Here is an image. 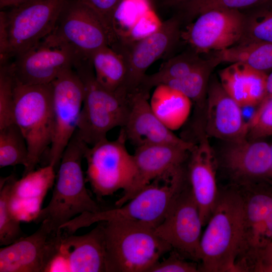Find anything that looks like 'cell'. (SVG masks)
Wrapping results in <instances>:
<instances>
[{
    "instance_id": "1",
    "label": "cell",
    "mask_w": 272,
    "mask_h": 272,
    "mask_svg": "<svg viewBox=\"0 0 272 272\" xmlns=\"http://www.w3.org/2000/svg\"><path fill=\"white\" fill-rule=\"evenodd\" d=\"M88 146L76 130L62 155L51 198L33 221L53 234L77 215L102 210L85 185L82 163Z\"/></svg>"
},
{
    "instance_id": "2",
    "label": "cell",
    "mask_w": 272,
    "mask_h": 272,
    "mask_svg": "<svg viewBox=\"0 0 272 272\" xmlns=\"http://www.w3.org/2000/svg\"><path fill=\"white\" fill-rule=\"evenodd\" d=\"M188 183L187 169L182 168L154 180L119 207L84 213L61 228L69 234H74L95 223L120 220L137 222L155 229L164 220L175 199Z\"/></svg>"
},
{
    "instance_id": "3",
    "label": "cell",
    "mask_w": 272,
    "mask_h": 272,
    "mask_svg": "<svg viewBox=\"0 0 272 272\" xmlns=\"http://www.w3.org/2000/svg\"><path fill=\"white\" fill-rule=\"evenodd\" d=\"M243 202L238 188L219 189L218 198L200 242V270L237 272L235 261L240 240Z\"/></svg>"
},
{
    "instance_id": "4",
    "label": "cell",
    "mask_w": 272,
    "mask_h": 272,
    "mask_svg": "<svg viewBox=\"0 0 272 272\" xmlns=\"http://www.w3.org/2000/svg\"><path fill=\"white\" fill-rule=\"evenodd\" d=\"M104 241L106 272H149L171 247L154 228L137 222H100Z\"/></svg>"
},
{
    "instance_id": "5",
    "label": "cell",
    "mask_w": 272,
    "mask_h": 272,
    "mask_svg": "<svg viewBox=\"0 0 272 272\" xmlns=\"http://www.w3.org/2000/svg\"><path fill=\"white\" fill-rule=\"evenodd\" d=\"M74 69L84 89L83 105L76 132L89 146L107 139V133L123 127L129 109V93L110 91L97 81L91 58L78 57Z\"/></svg>"
},
{
    "instance_id": "6",
    "label": "cell",
    "mask_w": 272,
    "mask_h": 272,
    "mask_svg": "<svg viewBox=\"0 0 272 272\" xmlns=\"http://www.w3.org/2000/svg\"><path fill=\"white\" fill-rule=\"evenodd\" d=\"M233 185L239 190L243 202L241 234L235 261L237 272L255 271L272 243V180Z\"/></svg>"
},
{
    "instance_id": "7",
    "label": "cell",
    "mask_w": 272,
    "mask_h": 272,
    "mask_svg": "<svg viewBox=\"0 0 272 272\" xmlns=\"http://www.w3.org/2000/svg\"><path fill=\"white\" fill-rule=\"evenodd\" d=\"M14 121L27 145L29 161L23 174L35 170L50 147L53 131L51 84L14 83Z\"/></svg>"
},
{
    "instance_id": "8",
    "label": "cell",
    "mask_w": 272,
    "mask_h": 272,
    "mask_svg": "<svg viewBox=\"0 0 272 272\" xmlns=\"http://www.w3.org/2000/svg\"><path fill=\"white\" fill-rule=\"evenodd\" d=\"M127 139L121 128L114 141L103 140L88 146L84 156L87 162L86 180L98 198L123 192L132 184L137 175L133 155L126 147Z\"/></svg>"
},
{
    "instance_id": "9",
    "label": "cell",
    "mask_w": 272,
    "mask_h": 272,
    "mask_svg": "<svg viewBox=\"0 0 272 272\" xmlns=\"http://www.w3.org/2000/svg\"><path fill=\"white\" fill-rule=\"evenodd\" d=\"M69 0H27L6 12L11 57L51 34Z\"/></svg>"
},
{
    "instance_id": "10",
    "label": "cell",
    "mask_w": 272,
    "mask_h": 272,
    "mask_svg": "<svg viewBox=\"0 0 272 272\" xmlns=\"http://www.w3.org/2000/svg\"><path fill=\"white\" fill-rule=\"evenodd\" d=\"M53 131L48 163L58 167L63 152L77 130L84 89L74 68L60 74L51 83Z\"/></svg>"
},
{
    "instance_id": "11",
    "label": "cell",
    "mask_w": 272,
    "mask_h": 272,
    "mask_svg": "<svg viewBox=\"0 0 272 272\" xmlns=\"http://www.w3.org/2000/svg\"><path fill=\"white\" fill-rule=\"evenodd\" d=\"M79 55L51 34L15 56L11 63L14 81L26 85L50 84L62 73L74 68Z\"/></svg>"
},
{
    "instance_id": "12",
    "label": "cell",
    "mask_w": 272,
    "mask_h": 272,
    "mask_svg": "<svg viewBox=\"0 0 272 272\" xmlns=\"http://www.w3.org/2000/svg\"><path fill=\"white\" fill-rule=\"evenodd\" d=\"M202 226L199 209L189 181L178 194L155 233L186 259L200 261Z\"/></svg>"
},
{
    "instance_id": "13",
    "label": "cell",
    "mask_w": 272,
    "mask_h": 272,
    "mask_svg": "<svg viewBox=\"0 0 272 272\" xmlns=\"http://www.w3.org/2000/svg\"><path fill=\"white\" fill-rule=\"evenodd\" d=\"M195 19L182 29L181 39L198 54L226 49L242 37L245 14L239 10H212Z\"/></svg>"
},
{
    "instance_id": "14",
    "label": "cell",
    "mask_w": 272,
    "mask_h": 272,
    "mask_svg": "<svg viewBox=\"0 0 272 272\" xmlns=\"http://www.w3.org/2000/svg\"><path fill=\"white\" fill-rule=\"evenodd\" d=\"M106 272L102 225L82 235L62 230L56 235L53 256L44 272Z\"/></svg>"
},
{
    "instance_id": "15",
    "label": "cell",
    "mask_w": 272,
    "mask_h": 272,
    "mask_svg": "<svg viewBox=\"0 0 272 272\" xmlns=\"http://www.w3.org/2000/svg\"><path fill=\"white\" fill-rule=\"evenodd\" d=\"M51 34L89 58L99 49L111 45L109 34L100 17L79 0L68 1Z\"/></svg>"
},
{
    "instance_id": "16",
    "label": "cell",
    "mask_w": 272,
    "mask_h": 272,
    "mask_svg": "<svg viewBox=\"0 0 272 272\" xmlns=\"http://www.w3.org/2000/svg\"><path fill=\"white\" fill-rule=\"evenodd\" d=\"M182 21L176 15L162 23L151 34L138 40L118 52L124 57L127 68L125 86L131 92L138 88L148 67L171 51L181 39Z\"/></svg>"
},
{
    "instance_id": "17",
    "label": "cell",
    "mask_w": 272,
    "mask_h": 272,
    "mask_svg": "<svg viewBox=\"0 0 272 272\" xmlns=\"http://www.w3.org/2000/svg\"><path fill=\"white\" fill-rule=\"evenodd\" d=\"M260 140L246 138L226 142L218 165L229 178V184L241 185L271 179L270 144Z\"/></svg>"
},
{
    "instance_id": "18",
    "label": "cell",
    "mask_w": 272,
    "mask_h": 272,
    "mask_svg": "<svg viewBox=\"0 0 272 272\" xmlns=\"http://www.w3.org/2000/svg\"><path fill=\"white\" fill-rule=\"evenodd\" d=\"M150 91L139 87L129 93V109L122 128L127 140L135 148L150 144H168L191 151L194 142L177 136L153 111L149 101Z\"/></svg>"
},
{
    "instance_id": "19",
    "label": "cell",
    "mask_w": 272,
    "mask_h": 272,
    "mask_svg": "<svg viewBox=\"0 0 272 272\" xmlns=\"http://www.w3.org/2000/svg\"><path fill=\"white\" fill-rule=\"evenodd\" d=\"M198 132L197 141L190 152L187 172L202 226H205L211 216L218 196L216 179L218 163L209 137L201 127Z\"/></svg>"
},
{
    "instance_id": "20",
    "label": "cell",
    "mask_w": 272,
    "mask_h": 272,
    "mask_svg": "<svg viewBox=\"0 0 272 272\" xmlns=\"http://www.w3.org/2000/svg\"><path fill=\"white\" fill-rule=\"evenodd\" d=\"M190 152L185 148L168 144L135 148L133 156L137 175L130 188L115 202L116 207L129 200L154 180L185 166Z\"/></svg>"
},
{
    "instance_id": "21",
    "label": "cell",
    "mask_w": 272,
    "mask_h": 272,
    "mask_svg": "<svg viewBox=\"0 0 272 272\" xmlns=\"http://www.w3.org/2000/svg\"><path fill=\"white\" fill-rule=\"evenodd\" d=\"M242 107L224 89L219 79L211 75L205 105L203 130L208 137L226 142L246 138L247 123Z\"/></svg>"
},
{
    "instance_id": "22",
    "label": "cell",
    "mask_w": 272,
    "mask_h": 272,
    "mask_svg": "<svg viewBox=\"0 0 272 272\" xmlns=\"http://www.w3.org/2000/svg\"><path fill=\"white\" fill-rule=\"evenodd\" d=\"M56 234L40 224L30 236L0 249V272H44L54 252Z\"/></svg>"
},
{
    "instance_id": "23",
    "label": "cell",
    "mask_w": 272,
    "mask_h": 272,
    "mask_svg": "<svg viewBox=\"0 0 272 272\" xmlns=\"http://www.w3.org/2000/svg\"><path fill=\"white\" fill-rule=\"evenodd\" d=\"M55 168L47 164L23 175L15 181L9 206L13 215L20 222L34 221L41 209L43 200L54 183Z\"/></svg>"
},
{
    "instance_id": "24",
    "label": "cell",
    "mask_w": 272,
    "mask_h": 272,
    "mask_svg": "<svg viewBox=\"0 0 272 272\" xmlns=\"http://www.w3.org/2000/svg\"><path fill=\"white\" fill-rule=\"evenodd\" d=\"M267 76L242 62L232 63L219 73L223 88L242 107L257 106L261 102Z\"/></svg>"
},
{
    "instance_id": "25",
    "label": "cell",
    "mask_w": 272,
    "mask_h": 272,
    "mask_svg": "<svg viewBox=\"0 0 272 272\" xmlns=\"http://www.w3.org/2000/svg\"><path fill=\"white\" fill-rule=\"evenodd\" d=\"M149 102L155 114L172 131L179 129L185 123L192 104L184 94L165 84L155 87Z\"/></svg>"
},
{
    "instance_id": "26",
    "label": "cell",
    "mask_w": 272,
    "mask_h": 272,
    "mask_svg": "<svg viewBox=\"0 0 272 272\" xmlns=\"http://www.w3.org/2000/svg\"><path fill=\"white\" fill-rule=\"evenodd\" d=\"M91 60L95 78L100 85L113 92L126 91L127 64L121 53L106 46L94 52Z\"/></svg>"
},
{
    "instance_id": "27",
    "label": "cell",
    "mask_w": 272,
    "mask_h": 272,
    "mask_svg": "<svg viewBox=\"0 0 272 272\" xmlns=\"http://www.w3.org/2000/svg\"><path fill=\"white\" fill-rule=\"evenodd\" d=\"M220 63L242 62L265 72L272 69V43L264 42L239 43L231 47L212 52Z\"/></svg>"
},
{
    "instance_id": "28",
    "label": "cell",
    "mask_w": 272,
    "mask_h": 272,
    "mask_svg": "<svg viewBox=\"0 0 272 272\" xmlns=\"http://www.w3.org/2000/svg\"><path fill=\"white\" fill-rule=\"evenodd\" d=\"M208 60L192 50L184 52L163 63L157 72L146 75L139 87L150 91L158 85L185 76Z\"/></svg>"
},
{
    "instance_id": "29",
    "label": "cell",
    "mask_w": 272,
    "mask_h": 272,
    "mask_svg": "<svg viewBox=\"0 0 272 272\" xmlns=\"http://www.w3.org/2000/svg\"><path fill=\"white\" fill-rule=\"evenodd\" d=\"M219 62L211 56L208 61L185 76L170 80L164 84L186 96L197 109L205 108L207 91L210 77Z\"/></svg>"
},
{
    "instance_id": "30",
    "label": "cell",
    "mask_w": 272,
    "mask_h": 272,
    "mask_svg": "<svg viewBox=\"0 0 272 272\" xmlns=\"http://www.w3.org/2000/svg\"><path fill=\"white\" fill-rule=\"evenodd\" d=\"M152 8L150 0H122L113 19L114 47L125 41L143 17Z\"/></svg>"
},
{
    "instance_id": "31",
    "label": "cell",
    "mask_w": 272,
    "mask_h": 272,
    "mask_svg": "<svg viewBox=\"0 0 272 272\" xmlns=\"http://www.w3.org/2000/svg\"><path fill=\"white\" fill-rule=\"evenodd\" d=\"M246 10L243 34L239 43H272V0Z\"/></svg>"
},
{
    "instance_id": "32",
    "label": "cell",
    "mask_w": 272,
    "mask_h": 272,
    "mask_svg": "<svg viewBox=\"0 0 272 272\" xmlns=\"http://www.w3.org/2000/svg\"><path fill=\"white\" fill-rule=\"evenodd\" d=\"M26 140L15 123L0 129V168L28 164Z\"/></svg>"
},
{
    "instance_id": "33",
    "label": "cell",
    "mask_w": 272,
    "mask_h": 272,
    "mask_svg": "<svg viewBox=\"0 0 272 272\" xmlns=\"http://www.w3.org/2000/svg\"><path fill=\"white\" fill-rule=\"evenodd\" d=\"M17 178L12 174L1 177L0 245H9L27 235L20 227V221L12 214L9 206L10 196Z\"/></svg>"
},
{
    "instance_id": "34",
    "label": "cell",
    "mask_w": 272,
    "mask_h": 272,
    "mask_svg": "<svg viewBox=\"0 0 272 272\" xmlns=\"http://www.w3.org/2000/svg\"><path fill=\"white\" fill-rule=\"evenodd\" d=\"M269 0H184L171 9L182 20L187 22L195 19L201 14L215 9L247 10Z\"/></svg>"
},
{
    "instance_id": "35",
    "label": "cell",
    "mask_w": 272,
    "mask_h": 272,
    "mask_svg": "<svg viewBox=\"0 0 272 272\" xmlns=\"http://www.w3.org/2000/svg\"><path fill=\"white\" fill-rule=\"evenodd\" d=\"M14 83L11 63L0 65V129L14 123Z\"/></svg>"
},
{
    "instance_id": "36",
    "label": "cell",
    "mask_w": 272,
    "mask_h": 272,
    "mask_svg": "<svg viewBox=\"0 0 272 272\" xmlns=\"http://www.w3.org/2000/svg\"><path fill=\"white\" fill-rule=\"evenodd\" d=\"M247 123V139L260 140L272 136V96L261 101Z\"/></svg>"
},
{
    "instance_id": "37",
    "label": "cell",
    "mask_w": 272,
    "mask_h": 272,
    "mask_svg": "<svg viewBox=\"0 0 272 272\" xmlns=\"http://www.w3.org/2000/svg\"><path fill=\"white\" fill-rule=\"evenodd\" d=\"M91 9L101 19L110 35V46L115 42L113 31L114 13L122 0H79Z\"/></svg>"
},
{
    "instance_id": "38",
    "label": "cell",
    "mask_w": 272,
    "mask_h": 272,
    "mask_svg": "<svg viewBox=\"0 0 272 272\" xmlns=\"http://www.w3.org/2000/svg\"><path fill=\"white\" fill-rule=\"evenodd\" d=\"M187 259L173 250L169 251V256L159 261L149 272H196L200 267L196 262L188 261Z\"/></svg>"
},
{
    "instance_id": "39",
    "label": "cell",
    "mask_w": 272,
    "mask_h": 272,
    "mask_svg": "<svg viewBox=\"0 0 272 272\" xmlns=\"http://www.w3.org/2000/svg\"><path fill=\"white\" fill-rule=\"evenodd\" d=\"M5 12L0 13V65L9 63L11 58Z\"/></svg>"
},
{
    "instance_id": "40",
    "label": "cell",
    "mask_w": 272,
    "mask_h": 272,
    "mask_svg": "<svg viewBox=\"0 0 272 272\" xmlns=\"http://www.w3.org/2000/svg\"><path fill=\"white\" fill-rule=\"evenodd\" d=\"M184 0H157L159 6L164 8L172 9L175 5Z\"/></svg>"
},
{
    "instance_id": "41",
    "label": "cell",
    "mask_w": 272,
    "mask_h": 272,
    "mask_svg": "<svg viewBox=\"0 0 272 272\" xmlns=\"http://www.w3.org/2000/svg\"><path fill=\"white\" fill-rule=\"evenodd\" d=\"M272 96V72L267 75L266 82L265 96L262 100H265Z\"/></svg>"
},
{
    "instance_id": "42",
    "label": "cell",
    "mask_w": 272,
    "mask_h": 272,
    "mask_svg": "<svg viewBox=\"0 0 272 272\" xmlns=\"http://www.w3.org/2000/svg\"><path fill=\"white\" fill-rule=\"evenodd\" d=\"M27 0H0V7L3 9L8 7L16 6Z\"/></svg>"
},
{
    "instance_id": "43",
    "label": "cell",
    "mask_w": 272,
    "mask_h": 272,
    "mask_svg": "<svg viewBox=\"0 0 272 272\" xmlns=\"http://www.w3.org/2000/svg\"><path fill=\"white\" fill-rule=\"evenodd\" d=\"M271 150V179L272 180V143H270Z\"/></svg>"
}]
</instances>
